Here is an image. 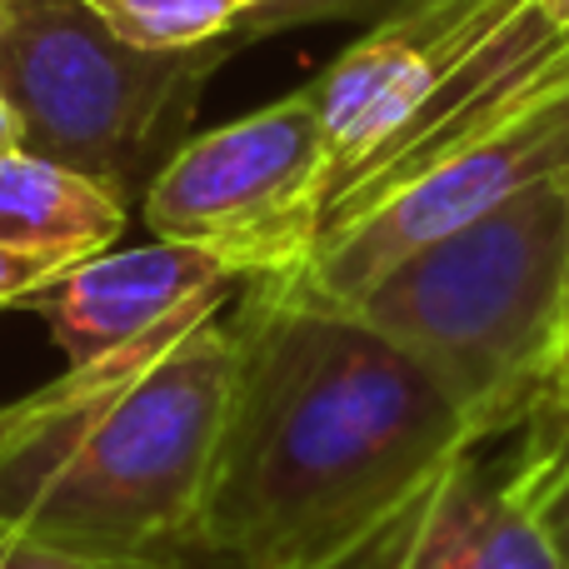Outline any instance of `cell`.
<instances>
[{"instance_id": "1", "label": "cell", "mask_w": 569, "mask_h": 569, "mask_svg": "<svg viewBox=\"0 0 569 569\" xmlns=\"http://www.w3.org/2000/svg\"><path fill=\"white\" fill-rule=\"evenodd\" d=\"M480 445L460 405L350 310L246 284L196 560L375 569Z\"/></svg>"}, {"instance_id": "2", "label": "cell", "mask_w": 569, "mask_h": 569, "mask_svg": "<svg viewBox=\"0 0 569 569\" xmlns=\"http://www.w3.org/2000/svg\"><path fill=\"white\" fill-rule=\"evenodd\" d=\"M230 300L0 405V545L70 560H186L236 385Z\"/></svg>"}, {"instance_id": "3", "label": "cell", "mask_w": 569, "mask_h": 569, "mask_svg": "<svg viewBox=\"0 0 569 569\" xmlns=\"http://www.w3.org/2000/svg\"><path fill=\"white\" fill-rule=\"evenodd\" d=\"M345 310L410 355L480 440L525 425L569 315V170L405 256Z\"/></svg>"}, {"instance_id": "4", "label": "cell", "mask_w": 569, "mask_h": 569, "mask_svg": "<svg viewBox=\"0 0 569 569\" xmlns=\"http://www.w3.org/2000/svg\"><path fill=\"white\" fill-rule=\"evenodd\" d=\"M230 56V40L170 56L136 50L90 0H0V90L26 150L120 190L176 140Z\"/></svg>"}, {"instance_id": "5", "label": "cell", "mask_w": 569, "mask_h": 569, "mask_svg": "<svg viewBox=\"0 0 569 569\" xmlns=\"http://www.w3.org/2000/svg\"><path fill=\"white\" fill-rule=\"evenodd\" d=\"M330 150L310 86L176 146L146 186V226L170 246H206L250 280L290 276L325 216Z\"/></svg>"}, {"instance_id": "6", "label": "cell", "mask_w": 569, "mask_h": 569, "mask_svg": "<svg viewBox=\"0 0 569 569\" xmlns=\"http://www.w3.org/2000/svg\"><path fill=\"white\" fill-rule=\"evenodd\" d=\"M555 170H569V90L495 126L490 136L450 150L430 170L400 180L355 216L335 220L330 230H320L310 256L290 276L250 284H266V290L290 295L300 305H320V310H345L405 256L490 216L495 206H505Z\"/></svg>"}, {"instance_id": "7", "label": "cell", "mask_w": 569, "mask_h": 569, "mask_svg": "<svg viewBox=\"0 0 569 569\" xmlns=\"http://www.w3.org/2000/svg\"><path fill=\"white\" fill-rule=\"evenodd\" d=\"M520 0H395L350 50L310 80L330 150L325 210L430 106L435 86L500 30Z\"/></svg>"}, {"instance_id": "8", "label": "cell", "mask_w": 569, "mask_h": 569, "mask_svg": "<svg viewBox=\"0 0 569 569\" xmlns=\"http://www.w3.org/2000/svg\"><path fill=\"white\" fill-rule=\"evenodd\" d=\"M250 284L246 266L206 246H130L100 250L56 276L26 310L50 325L66 365H96L156 335L176 315L206 300H240Z\"/></svg>"}, {"instance_id": "9", "label": "cell", "mask_w": 569, "mask_h": 569, "mask_svg": "<svg viewBox=\"0 0 569 569\" xmlns=\"http://www.w3.org/2000/svg\"><path fill=\"white\" fill-rule=\"evenodd\" d=\"M375 569H560V560L510 480L470 455Z\"/></svg>"}, {"instance_id": "10", "label": "cell", "mask_w": 569, "mask_h": 569, "mask_svg": "<svg viewBox=\"0 0 569 569\" xmlns=\"http://www.w3.org/2000/svg\"><path fill=\"white\" fill-rule=\"evenodd\" d=\"M126 190L36 150L0 156V246L86 260L126 236Z\"/></svg>"}, {"instance_id": "11", "label": "cell", "mask_w": 569, "mask_h": 569, "mask_svg": "<svg viewBox=\"0 0 569 569\" xmlns=\"http://www.w3.org/2000/svg\"><path fill=\"white\" fill-rule=\"evenodd\" d=\"M110 30L136 50H206L236 36V0H90Z\"/></svg>"}, {"instance_id": "12", "label": "cell", "mask_w": 569, "mask_h": 569, "mask_svg": "<svg viewBox=\"0 0 569 569\" xmlns=\"http://www.w3.org/2000/svg\"><path fill=\"white\" fill-rule=\"evenodd\" d=\"M525 425L530 445L505 480L535 510L560 569H569V415H530Z\"/></svg>"}, {"instance_id": "13", "label": "cell", "mask_w": 569, "mask_h": 569, "mask_svg": "<svg viewBox=\"0 0 569 569\" xmlns=\"http://www.w3.org/2000/svg\"><path fill=\"white\" fill-rule=\"evenodd\" d=\"M395 0H270L266 10L236 20V36L230 46H250V40H266L276 30H295V26H325V20H380Z\"/></svg>"}, {"instance_id": "14", "label": "cell", "mask_w": 569, "mask_h": 569, "mask_svg": "<svg viewBox=\"0 0 569 569\" xmlns=\"http://www.w3.org/2000/svg\"><path fill=\"white\" fill-rule=\"evenodd\" d=\"M70 266H76V260L0 246V310H26V305L36 300L56 276H66Z\"/></svg>"}, {"instance_id": "15", "label": "cell", "mask_w": 569, "mask_h": 569, "mask_svg": "<svg viewBox=\"0 0 569 569\" xmlns=\"http://www.w3.org/2000/svg\"><path fill=\"white\" fill-rule=\"evenodd\" d=\"M530 415H569V315L560 325V340L550 350V370H545V390Z\"/></svg>"}, {"instance_id": "16", "label": "cell", "mask_w": 569, "mask_h": 569, "mask_svg": "<svg viewBox=\"0 0 569 569\" xmlns=\"http://www.w3.org/2000/svg\"><path fill=\"white\" fill-rule=\"evenodd\" d=\"M56 569H206L196 555L186 560H70V555H56Z\"/></svg>"}, {"instance_id": "17", "label": "cell", "mask_w": 569, "mask_h": 569, "mask_svg": "<svg viewBox=\"0 0 569 569\" xmlns=\"http://www.w3.org/2000/svg\"><path fill=\"white\" fill-rule=\"evenodd\" d=\"M0 569H56V555L36 550V545H6L0 550Z\"/></svg>"}, {"instance_id": "18", "label": "cell", "mask_w": 569, "mask_h": 569, "mask_svg": "<svg viewBox=\"0 0 569 569\" xmlns=\"http://www.w3.org/2000/svg\"><path fill=\"white\" fill-rule=\"evenodd\" d=\"M10 150H26V130H20L16 106H10L6 90H0V156H10Z\"/></svg>"}, {"instance_id": "19", "label": "cell", "mask_w": 569, "mask_h": 569, "mask_svg": "<svg viewBox=\"0 0 569 569\" xmlns=\"http://www.w3.org/2000/svg\"><path fill=\"white\" fill-rule=\"evenodd\" d=\"M236 6H240V16H256V10H266L270 0H236Z\"/></svg>"}, {"instance_id": "20", "label": "cell", "mask_w": 569, "mask_h": 569, "mask_svg": "<svg viewBox=\"0 0 569 569\" xmlns=\"http://www.w3.org/2000/svg\"><path fill=\"white\" fill-rule=\"evenodd\" d=\"M0 550H6V545H0Z\"/></svg>"}]
</instances>
